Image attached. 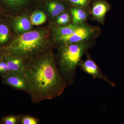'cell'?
Instances as JSON below:
<instances>
[{"label":"cell","mask_w":124,"mask_h":124,"mask_svg":"<svg viewBox=\"0 0 124 124\" xmlns=\"http://www.w3.org/2000/svg\"><path fill=\"white\" fill-rule=\"evenodd\" d=\"M48 11L54 17H57L66 9L69 4L65 0H43Z\"/></svg>","instance_id":"cell-8"},{"label":"cell","mask_w":124,"mask_h":124,"mask_svg":"<svg viewBox=\"0 0 124 124\" xmlns=\"http://www.w3.org/2000/svg\"><path fill=\"white\" fill-rule=\"evenodd\" d=\"M9 37V30L6 25L0 24V44H3L8 40Z\"/></svg>","instance_id":"cell-17"},{"label":"cell","mask_w":124,"mask_h":124,"mask_svg":"<svg viewBox=\"0 0 124 124\" xmlns=\"http://www.w3.org/2000/svg\"><path fill=\"white\" fill-rule=\"evenodd\" d=\"M69 5L72 6L88 9L93 0H65Z\"/></svg>","instance_id":"cell-15"},{"label":"cell","mask_w":124,"mask_h":124,"mask_svg":"<svg viewBox=\"0 0 124 124\" xmlns=\"http://www.w3.org/2000/svg\"><path fill=\"white\" fill-rule=\"evenodd\" d=\"M81 24V23H80ZM80 24H71L60 26L54 28V32L55 39L69 35L79 27Z\"/></svg>","instance_id":"cell-12"},{"label":"cell","mask_w":124,"mask_h":124,"mask_svg":"<svg viewBox=\"0 0 124 124\" xmlns=\"http://www.w3.org/2000/svg\"><path fill=\"white\" fill-rule=\"evenodd\" d=\"M2 59L6 62L9 72L23 71L26 66L25 60L23 58L15 55L5 54Z\"/></svg>","instance_id":"cell-9"},{"label":"cell","mask_w":124,"mask_h":124,"mask_svg":"<svg viewBox=\"0 0 124 124\" xmlns=\"http://www.w3.org/2000/svg\"><path fill=\"white\" fill-rule=\"evenodd\" d=\"M93 44L90 41L65 44L59 47L58 63L59 72L67 84L75 82L76 71L85 53Z\"/></svg>","instance_id":"cell-3"},{"label":"cell","mask_w":124,"mask_h":124,"mask_svg":"<svg viewBox=\"0 0 124 124\" xmlns=\"http://www.w3.org/2000/svg\"><path fill=\"white\" fill-rule=\"evenodd\" d=\"M70 11L72 23L75 24L84 23L88 17L89 14L86 10L80 7L72 6Z\"/></svg>","instance_id":"cell-11"},{"label":"cell","mask_w":124,"mask_h":124,"mask_svg":"<svg viewBox=\"0 0 124 124\" xmlns=\"http://www.w3.org/2000/svg\"><path fill=\"white\" fill-rule=\"evenodd\" d=\"M79 66L82 70L90 75L94 79L102 80L112 86H115L114 84L108 79L106 76L102 72L97 64L88 55L86 60L81 61Z\"/></svg>","instance_id":"cell-6"},{"label":"cell","mask_w":124,"mask_h":124,"mask_svg":"<svg viewBox=\"0 0 124 124\" xmlns=\"http://www.w3.org/2000/svg\"><path fill=\"white\" fill-rule=\"evenodd\" d=\"M2 58H1V57H0V60L1 59H2Z\"/></svg>","instance_id":"cell-21"},{"label":"cell","mask_w":124,"mask_h":124,"mask_svg":"<svg viewBox=\"0 0 124 124\" xmlns=\"http://www.w3.org/2000/svg\"><path fill=\"white\" fill-rule=\"evenodd\" d=\"M2 81L5 84L18 90L25 91L29 93L27 82L23 71L10 72L2 76Z\"/></svg>","instance_id":"cell-5"},{"label":"cell","mask_w":124,"mask_h":124,"mask_svg":"<svg viewBox=\"0 0 124 124\" xmlns=\"http://www.w3.org/2000/svg\"><path fill=\"white\" fill-rule=\"evenodd\" d=\"M44 31H28L18 36L6 48L7 53L27 60L45 52L48 47Z\"/></svg>","instance_id":"cell-2"},{"label":"cell","mask_w":124,"mask_h":124,"mask_svg":"<svg viewBox=\"0 0 124 124\" xmlns=\"http://www.w3.org/2000/svg\"><path fill=\"white\" fill-rule=\"evenodd\" d=\"M41 0H0L1 4L12 9H17L39 3Z\"/></svg>","instance_id":"cell-10"},{"label":"cell","mask_w":124,"mask_h":124,"mask_svg":"<svg viewBox=\"0 0 124 124\" xmlns=\"http://www.w3.org/2000/svg\"><path fill=\"white\" fill-rule=\"evenodd\" d=\"M46 19V17L45 14L39 10L33 13L30 17L31 24L36 26L44 23Z\"/></svg>","instance_id":"cell-14"},{"label":"cell","mask_w":124,"mask_h":124,"mask_svg":"<svg viewBox=\"0 0 124 124\" xmlns=\"http://www.w3.org/2000/svg\"><path fill=\"white\" fill-rule=\"evenodd\" d=\"M20 122L22 124H39L38 120L37 119L30 116H25L20 119Z\"/></svg>","instance_id":"cell-19"},{"label":"cell","mask_w":124,"mask_h":124,"mask_svg":"<svg viewBox=\"0 0 124 124\" xmlns=\"http://www.w3.org/2000/svg\"><path fill=\"white\" fill-rule=\"evenodd\" d=\"M29 60L24 73L32 101L38 103L62 95L67 84L57 68L53 53L46 51Z\"/></svg>","instance_id":"cell-1"},{"label":"cell","mask_w":124,"mask_h":124,"mask_svg":"<svg viewBox=\"0 0 124 124\" xmlns=\"http://www.w3.org/2000/svg\"><path fill=\"white\" fill-rule=\"evenodd\" d=\"M71 15L67 13H62L58 16L56 22L60 26L66 25L72 21Z\"/></svg>","instance_id":"cell-16"},{"label":"cell","mask_w":124,"mask_h":124,"mask_svg":"<svg viewBox=\"0 0 124 124\" xmlns=\"http://www.w3.org/2000/svg\"><path fill=\"white\" fill-rule=\"evenodd\" d=\"M31 23L29 19L24 16L16 18L14 22V28L18 33H23L31 29Z\"/></svg>","instance_id":"cell-13"},{"label":"cell","mask_w":124,"mask_h":124,"mask_svg":"<svg viewBox=\"0 0 124 124\" xmlns=\"http://www.w3.org/2000/svg\"><path fill=\"white\" fill-rule=\"evenodd\" d=\"M21 117L18 116L8 115L2 117L1 121L4 124H17L20 121Z\"/></svg>","instance_id":"cell-18"},{"label":"cell","mask_w":124,"mask_h":124,"mask_svg":"<svg viewBox=\"0 0 124 124\" xmlns=\"http://www.w3.org/2000/svg\"><path fill=\"white\" fill-rule=\"evenodd\" d=\"M91 4L93 18L99 22L103 23L106 14L110 9V5L106 0H93Z\"/></svg>","instance_id":"cell-7"},{"label":"cell","mask_w":124,"mask_h":124,"mask_svg":"<svg viewBox=\"0 0 124 124\" xmlns=\"http://www.w3.org/2000/svg\"><path fill=\"white\" fill-rule=\"evenodd\" d=\"M97 27L83 23L80 24L70 35L59 38L56 41L62 45L88 41L97 34Z\"/></svg>","instance_id":"cell-4"},{"label":"cell","mask_w":124,"mask_h":124,"mask_svg":"<svg viewBox=\"0 0 124 124\" xmlns=\"http://www.w3.org/2000/svg\"><path fill=\"white\" fill-rule=\"evenodd\" d=\"M9 72L7 63L1 59L0 60V75L2 77Z\"/></svg>","instance_id":"cell-20"}]
</instances>
